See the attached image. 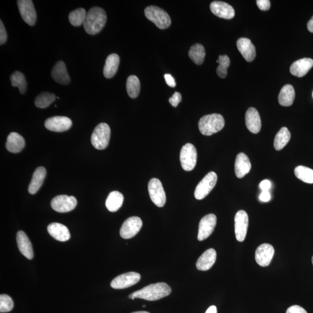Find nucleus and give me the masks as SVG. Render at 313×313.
Here are the masks:
<instances>
[{
  "label": "nucleus",
  "instance_id": "42",
  "mask_svg": "<svg viewBox=\"0 0 313 313\" xmlns=\"http://www.w3.org/2000/svg\"><path fill=\"white\" fill-rule=\"evenodd\" d=\"M257 3L258 8L262 10H268L271 8V1L269 0H258Z\"/></svg>",
  "mask_w": 313,
  "mask_h": 313
},
{
  "label": "nucleus",
  "instance_id": "35",
  "mask_svg": "<svg viewBox=\"0 0 313 313\" xmlns=\"http://www.w3.org/2000/svg\"><path fill=\"white\" fill-rule=\"evenodd\" d=\"M294 173L301 181L310 184L313 183V170L312 169L300 165L295 169Z\"/></svg>",
  "mask_w": 313,
  "mask_h": 313
},
{
  "label": "nucleus",
  "instance_id": "24",
  "mask_svg": "<svg viewBox=\"0 0 313 313\" xmlns=\"http://www.w3.org/2000/svg\"><path fill=\"white\" fill-rule=\"evenodd\" d=\"M251 164L246 154L241 153L237 155L235 162V173L238 178H243L249 173Z\"/></svg>",
  "mask_w": 313,
  "mask_h": 313
},
{
  "label": "nucleus",
  "instance_id": "33",
  "mask_svg": "<svg viewBox=\"0 0 313 313\" xmlns=\"http://www.w3.org/2000/svg\"><path fill=\"white\" fill-rule=\"evenodd\" d=\"M127 91L130 98L134 99L137 98L140 91V83L138 77L132 75L128 77L127 81Z\"/></svg>",
  "mask_w": 313,
  "mask_h": 313
},
{
  "label": "nucleus",
  "instance_id": "14",
  "mask_svg": "<svg viewBox=\"0 0 313 313\" xmlns=\"http://www.w3.org/2000/svg\"><path fill=\"white\" fill-rule=\"evenodd\" d=\"M235 235L239 242H244L246 238L249 219L247 212L243 210L237 212L235 218Z\"/></svg>",
  "mask_w": 313,
  "mask_h": 313
},
{
  "label": "nucleus",
  "instance_id": "13",
  "mask_svg": "<svg viewBox=\"0 0 313 313\" xmlns=\"http://www.w3.org/2000/svg\"><path fill=\"white\" fill-rule=\"evenodd\" d=\"M20 15L23 20L30 26H34L37 15L31 0H19L17 1Z\"/></svg>",
  "mask_w": 313,
  "mask_h": 313
},
{
  "label": "nucleus",
  "instance_id": "4",
  "mask_svg": "<svg viewBox=\"0 0 313 313\" xmlns=\"http://www.w3.org/2000/svg\"><path fill=\"white\" fill-rule=\"evenodd\" d=\"M146 17L160 29H166L170 26L171 20L168 13L156 6H149L145 10Z\"/></svg>",
  "mask_w": 313,
  "mask_h": 313
},
{
  "label": "nucleus",
  "instance_id": "45",
  "mask_svg": "<svg viewBox=\"0 0 313 313\" xmlns=\"http://www.w3.org/2000/svg\"><path fill=\"white\" fill-rule=\"evenodd\" d=\"M271 182L269 180H264L260 183V188L262 191H269L271 188Z\"/></svg>",
  "mask_w": 313,
  "mask_h": 313
},
{
  "label": "nucleus",
  "instance_id": "12",
  "mask_svg": "<svg viewBox=\"0 0 313 313\" xmlns=\"http://www.w3.org/2000/svg\"><path fill=\"white\" fill-rule=\"evenodd\" d=\"M217 218L214 214H208L205 216L200 221L199 224L198 240L202 242L210 237L214 231L217 225Z\"/></svg>",
  "mask_w": 313,
  "mask_h": 313
},
{
  "label": "nucleus",
  "instance_id": "5",
  "mask_svg": "<svg viewBox=\"0 0 313 313\" xmlns=\"http://www.w3.org/2000/svg\"><path fill=\"white\" fill-rule=\"evenodd\" d=\"M111 131L109 125L100 123L96 126L91 136V143L98 150L106 149L109 145Z\"/></svg>",
  "mask_w": 313,
  "mask_h": 313
},
{
  "label": "nucleus",
  "instance_id": "38",
  "mask_svg": "<svg viewBox=\"0 0 313 313\" xmlns=\"http://www.w3.org/2000/svg\"><path fill=\"white\" fill-rule=\"evenodd\" d=\"M219 63L217 73L219 77L225 78L228 74V69L230 65V60L228 55H220L219 56Z\"/></svg>",
  "mask_w": 313,
  "mask_h": 313
},
{
  "label": "nucleus",
  "instance_id": "49",
  "mask_svg": "<svg viewBox=\"0 0 313 313\" xmlns=\"http://www.w3.org/2000/svg\"><path fill=\"white\" fill-rule=\"evenodd\" d=\"M150 313L147 312L141 311V312H134V313Z\"/></svg>",
  "mask_w": 313,
  "mask_h": 313
},
{
  "label": "nucleus",
  "instance_id": "37",
  "mask_svg": "<svg viewBox=\"0 0 313 313\" xmlns=\"http://www.w3.org/2000/svg\"><path fill=\"white\" fill-rule=\"evenodd\" d=\"M87 12L84 8H78L70 13L69 19L70 23L74 26H80L84 24Z\"/></svg>",
  "mask_w": 313,
  "mask_h": 313
},
{
  "label": "nucleus",
  "instance_id": "9",
  "mask_svg": "<svg viewBox=\"0 0 313 313\" xmlns=\"http://www.w3.org/2000/svg\"><path fill=\"white\" fill-rule=\"evenodd\" d=\"M77 201L73 196L59 195L54 197L51 206L53 210L59 213H66L73 210L76 207Z\"/></svg>",
  "mask_w": 313,
  "mask_h": 313
},
{
  "label": "nucleus",
  "instance_id": "10",
  "mask_svg": "<svg viewBox=\"0 0 313 313\" xmlns=\"http://www.w3.org/2000/svg\"><path fill=\"white\" fill-rule=\"evenodd\" d=\"M143 225L141 219L132 217L127 219L122 224L120 229V236L124 239H129L135 237L139 232Z\"/></svg>",
  "mask_w": 313,
  "mask_h": 313
},
{
  "label": "nucleus",
  "instance_id": "44",
  "mask_svg": "<svg viewBox=\"0 0 313 313\" xmlns=\"http://www.w3.org/2000/svg\"><path fill=\"white\" fill-rule=\"evenodd\" d=\"M164 78L165 81H166V83L170 87L174 88L175 87L176 82L175 79L172 75L170 74H166L164 75Z\"/></svg>",
  "mask_w": 313,
  "mask_h": 313
},
{
  "label": "nucleus",
  "instance_id": "25",
  "mask_svg": "<svg viewBox=\"0 0 313 313\" xmlns=\"http://www.w3.org/2000/svg\"><path fill=\"white\" fill-rule=\"evenodd\" d=\"M51 74L53 80L60 84L67 85L70 83V78L68 74L66 64L62 61H59L56 63Z\"/></svg>",
  "mask_w": 313,
  "mask_h": 313
},
{
  "label": "nucleus",
  "instance_id": "43",
  "mask_svg": "<svg viewBox=\"0 0 313 313\" xmlns=\"http://www.w3.org/2000/svg\"><path fill=\"white\" fill-rule=\"evenodd\" d=\"M286 313H308V312L300 306L294 305L287 309Z\"/></svg>",
  "mask_w": 313,
  "mask_h": 313
},
{
  "label": "nucleus",
  "instance_id": "26",
  "mask_svg": "<svg viewBox=\"0 0 313 313\" xmlns=\"http://www.w3.org/2000/svg\"><path fill=\"white\" fill-rule=\"evenodd\" d=\"M25 146L24 138L16 132H11L7 138L6 148L9 152L18 153Z\"/></svg>",
  "mask_w": 313,
  "mask_h": 313
},
{
  "label": "nucleus",
  "instance_id": "39",
  "mask_svg": "<svg viewBox=\"0 0 313 313\" xmlns=\"http://www.w3.org/2000/svg\"><path fill=\"white\" fill-rule=\"evenodd\" d=\"M13 308V301L9 296L5 294L0 296V312L7 313L12 310Z\"/></svg>",
  "mask_w": 313,
  "mask_h": 313
},
{
  "label": "nucleus",
  "instance_id": "47",
  "mask_svg": "<svg viewBox=\"0 0 313 313\" xmlns=\"http://www.w3.org/2000/svg\"><path fill=\"white\" fill-rule=\"evenodd\" d=\"M308 28L309 31L313 33V16L312 19L308 21Z\"/></svg>",
  "mask_w": 313,
  "mask_h": 313
},
{
  "label": "nucleus",
  "instance_id": "22",
  "mask_svg": "<svg viewBox=\"0 0 313 313\" xmlns=\"http://www.w3.org/2000/svg\"><path fill=\"white\" fill-rule=\"evenodd\" d=\"M313 67V60L303 58L294 62L290 67V72L295 76L303 77Z\"/></svg>",
  "mask_w": 313,
  "mask_h": 313
},
{
  "label": "nucleus",
  "instance_id": "1",
  "mask_svg": "<svg viewBox=\"0 0 313 313\" xmlns=\"http://www.w3.org/2000/svg\"><path fill=\"white\" fill-rule=\"evenodd\" d=\"M171 291V287L167 284L158 283L150 284L141 290L135 291L129 295L128 298L133 300L139 298L149 301H154L168 296Z\"/></svg>",
  "mask_w": 313,
  "mask_h": 313
},
{
  "label": "nucleus",
  "instance_id": "11",
  "mask_svg": "<svg viewBox=\"0 0 313 313\" xmlns=\"http://www.w3.org/2000/svg\"><path fill=\"white\" fill-rule=\"evenodd\" d=\"M141 278L138 273L128 272L121 275L115 278L110 284L111 288L116 290L127 289L135 285Z\"/></svg>",
  "mask_w": 313,
  "mask_h": 313
},
{
  "label": "nucleus",
  "instance_id": "20",
  "mask_svg": "<svg viewBox=\"0 0 313 313\" xmlns=\"http://www.w3.org/2000/svg\"><path fill=\"white\" fill-rule=\"evenodd\" d=\"M16 242L20 253L28 260H32L34 257L33 247L30 240L24 232L19 231L17 233Z\"/></svg>",
  "mask_w": 313,
  "mask_h": 313
},
{
  "label": "nucleus",
  "instance_id": "30",
  "mask_svg": "<svg viewBox=\"0 0 313 313\" xmlns=\"http://www.w3.org/2000/svg\"><path fill=\"white\" fill-rule=\"evenodd\" d=\"M123 202L124 196L122 193L114 191L108 196L106 201V207L110 212H116L121 207Z\"/></svg>",
  "mask_w": 313,
  "mask_h": 313
},
{
  "label": "nucleus",
  "instance_id": "40",
  "mask_svg": "<svg viewBox=\"0 0 313 313\" xmlns=\"http://www.w3.org/2000/svg\"><path fill=\"white\" fill-rule=\"evenodd\" d=\"M182 101V95L181 93L178 92H175L174 94L172 95L171 98L169 99V102L171 104V105L174 107L178 106L180 102Z\"/></svg>",
  "mask_w": 313,
  "mask_h": 313
},
{
  "label": "nucleus",
  "instance_id": "32",
  "mask_svg": "<svg viewBox=\"0 0 313 313\" xmlns=\"http://www.w3.org/2000/svg\"><path fill=\"white\" fill-rule=\"evenodd\" d=\"M291 133L286 127H283L276 134L274 141V146L276 150H282L291 139Z\"/></svg>",
  "mask_w": 313,
  "mask_h": 313
},
{
  "label": "nucleus",
  "instance_id": "3",
  "mask_svg": "<svg viewBox=\"0 0 313 313\" xmlns=\"http://www.w3.org/2000/svg\"><path fill=\"white\" fill-rule=\"evenodd\" d=\"M224 117L219 114L206 115L200 118L199 130L203 135L211 136L222 130L225 127Z\"/></svg>",
  "mask_w": 313,
  "mask_h": 313
},
{
  "label": "nucleus",
  "instance_id": "16",
  "mask_svg": "<svg viewBox=\"0 0 313 313\" xmlns=\"http://www.w3.org/2000/svg\"><path fill=\"white\" fill-rule=\"evenodd\" d=\"M274 254V248L271 244H263L256 250L255 260L259 265L266 267L271 264Z\"/></svg>",
  "mask_w": 313,
  "mask_h": 313
},
{
  "label": "nucleus",
  "instance_id": "29",
  "mask_svg": "<svg viewBox=\"0 0 313 313\" xmlns=\"http://www.w3.org/2000/svg\"><path fill=\"white\" fill-rule=\"evenodd\" d=\"M296 98V92L293 86L287 84L281 89L279 95V102L283 106H290L292 105Z\"/></svg>",
  "mask_w": 313,
  "mask_h": 313
},
{
  "label": "nucleus",
  "instance_id": "27",
  "mask_svg": "<svg viewBox=\"0 0 313 313\" xmlns=\"http://www.w3.org/2000/svg\"><path fill=\"white\" fill-rule=\"evenodd\" d=\"M46 174L45 168L39 167L35 170L33 177L28 186V192L31 194H35L41 188L44 181Z\"/></svg>",
  "mask_w": 313,
  "mask_h": 313
},
{
  "label": "nucleus",
  "instance_id": "48",
  "mask_svg": "<svg viewBox=\"0 0 313 313\" xmlns=\"http://www.w3.org/2000/svg\"><path fill=\"white\" fill-rule=\"evenodd\" d=\"M206 313H217V308L215 306H211L207 309Z\"/></svg>",
  "mask_w": 313,
  "mask_h": 313
},
{
  "label": "nucleus",
  "instance_id": "28",
  "mask_svg": "<svg viewBox=\"0 0 313 313\" xmlns=\"http://www.w3.org/2000/svg\"><path fill=\"white\" fill-rule=\"evenodd\" d=\"M120 64V57L116 53L111 54L107 57L103 69L104 76L111 78L116 74Z\"/></svg>",
  "mask_w": 313,
  "mask_h": 313
},
{
  "label": "nucleus",
  "instance_id": "31",
  "mask_svg": "<svg viewBox=\"0 0 313 313\" xmlns=\"http://www.w3.org/2000/svg\"><path fill=\"white\" fill-rule=\"evenodd\" d=\"M190 58L197 65L203 64L206 57V50L203 45L196 44L191 46L189 52Z\"/></svg>",
  "mask_w": 313,
  "mask_h": 313
},
{
  "label": "nucleus",
  "instance_id": "46",
  "mask_svg": "<svg viewBox=\"0 0 313 313\" xmlns=\"http://www.w3.org/2000/svg\"><path fill=\"white\" fill-rule=\"evenodd\" d=\"M271 196L269 191H262L260 196V199L262 202H268L271 200Z\"/></svg>",
  "mask_w": 313,
  "mask_h": 313
},
{
  "label": "nucleus",
  "instance_id": "6",
  "mask_svg": "<svg viewBox=\"0 0 313 313\" xmlns=\"http://www.w3.org/2000/svg\"><path fill=\"white\" fill-rule=\"evenodd\" d=\"M218 181V176L214 172H209L196 187L194 197L201 200L206 198L214 188Z\"/></svg>",
  "mask_w": 313,
  "mask_h": 313
},
{
  "label": "nucleus",
  "instance_id": "50",
  "mask_svg": "<svg viewBox=\"0 0 313 313\" xmlns=\"http://www.w3.org/2000/svg\"><path fill=\"white\" fill-rule=\"evenodd\" d=\"M312 263H313V257H312Z\"/></svg>",
  "mask_w": 313,
  "mask_h": 313
},
{
  "label": "nucleus",
  "instance_id": "7",
  "mask_svg": "<svg viewBox=\"0 0 313 313\" xmlns=\"http://www.w3.org/2000/svg\"><path fill=\"white\" fill-rule=\"evenodd\" d=\"M197 160V153L195 146L191 143H187L182 147L180 160L183 170L191 171L195 168Z\"/></svg>",
  "mask_w": 313,
  "mask_h": 313
},
{
  "label": "nucleus",
  "instance_id": "23",
  "mask_svg": "<svg viewBox=\"0 0 313 313\" xmlns=\"http://www.w3.org/2000/svg\"><path fill=\"white\" fill-rule=\"evenodd\" d=\"M48 232L54 239L59 242H67L70 239V234L67 227L59 224L52 223L48 226Z\"/></svg>",
  "mask_w": 313,
  "mask_h": 313
},
{
  "label": "nucleus",
  "instance_id": "51",
  "mask_svg": "<svg viewBox=\"0 0 313 313\" xmlns=\"http://www.w3.org/2000/svg\"></svg>",
  "mask_w": 313,
  "mask_h": 313
},
{
  "label": "nucleus",
  "instance_id": "8",
  "mask_svg": "<svg viewBox=\"0 0 313 313\" xmlns=\"http://www.w3.org/2000/svg\"><path fill=\"white\" fill-rule=\"evenodd\" d=\"M148 190L151 200L158 207H163L166 203V194L163 185L159 179L153 178L148 185Z\"/></svg>",
  "mask_w": 313,
  "mask_h": 313
},
{
  "label": "nucleus",
  "instance_id": "15",
  "mask_svg": "<svg viewBox=\"0 0 313 313\" xmlns=\"http://www.w3.org/2000/svg\"><path fill=\"white\" fill-rule=\"evenodd\" d=\"M44 124L49 131L62 132L69 130L72 126V121L67 117L55 116L48 118Z\"/></svg>",
  "mask_w": 313,
  "mask_h": 313
},
{
  "label": "nucleus",
  "instance_id": "17",
  "mask_svg": "<svg viewBox=\"0 0 313 313\" xmlns=\"http://www.w3.org/2000/svg\"><path fill=\"white\" fill-rule=\"evenodd\" d=\"M210 9L215 15L223 19H231L235 15V9L229 3L225 2L213 1L211 3Z\"/></svg>",
  "mask_w": 313,
  "mask_h": 313
},
{
  "label": "nucleus",
  "instance_id": "41",
  "mask_svg": "<svg viewBox=\"0 0 313 313\" xmlns=\"http://www.w3.org/2000/svg\"><path fill=\"white\" fill-rule=\"evenodd\" d=\"M7 34L2 21H0V44L2 45L6 41Z\"/></svg>",
  "mask_w": 313,
  "mask_h": 313
},
{
  "label": "nucleus",
  "instance_id": "19",
  "mask_svg": "<svg viewBox=\"0 0 313 313\" xmlns=\"http://www.w3.org/2000/svg\"><path fill=\"white\" fill-rule=\"evenodd\" d=\"M246 124L248 130L253 134H258L260 132L262 127L261 117L255 108L250 107L247 111Z\"/></svg>",
  "mask_w": 313,
  "mask_h": 313
},
{
  "label": "nucleus",
  "instance_id": "34",
  "mask_svg": "<svg viewBox=\"0 0 313 313\" xmlns=\"http://www.w3.org/2000/svg\"><path fill=\"white\" fill-rule=\"evenodd\" d=\"M10 82L14 87H18L20 93L24 94L26 91L27 82L26 78L22 73L20 71H15L10 76Z\"/></svg>",
  "mask_w": 313,
  "mask_h": 313
},
{
  "label": "nucleus",
  "instance_id": "2",
  "mask_svg": "<svg viewBox=\"0 0 313 313\" xmlns=\"http://www.w3.org/2000/svg\"><path fill=\"white\" fill-rule=\"evenodd\" d=\"M106 20L105 10L100 7H93L89 10L86 15L83 24L84 29L89 34H98L105 26Z\"/></svg>",
  "mask_w": 313,
  "mask_h": 313
},
{
  "label": "nucleus",
  "instance_id": "36",
  "mask_svg": "<svg viewBox=\"0 0 313 313\" xmlns=\"http://www.w3.org/2000/svg\"><path fill=\"white\" fill-rule=\"evenodd\" d=\"M55 99L56 96L53 93L44 92L37 96L34 102L35 106L37 107L44 109L55 101Z\"/></svg>",
  "mask_w": 313,
  "mask_h": 313
},
{
  "label": "nucleus",
  "instance_id": "18",
  "mask_svg": "<svg viewBox=\"0 0 313 313\" xmlns=\"http://www.w3.org/2000/svg\"><path fill=\"white\" fill-rule=\"evenodd\" d=\"M237 46L244 58L251 62L256 57V49L250 39L241 38L237 42Z\"/></svg>",
  "mask_w": 313,
  "mask_h": 313
},
{
  "label": "nucleus",
  "instance_id": "21",
  "mask_svg": "<svg viewBox=\"0 0 313 313\" xmlns=\"http://www.w3.org/2000/svg\"><path fill=\"white\" fill-rule=\"evenodd\" d=\"M217 252L210 248L201 255L196 263V267L199 271H207L214 266L217 260Z\"/></svg>",
  "mask_w": 313,
  "mask_h": 313
}]
</instances>
